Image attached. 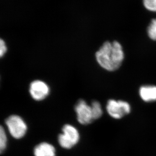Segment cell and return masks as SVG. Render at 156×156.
Segmentation results:
<instances>
[{"label":"cell","mask_w":156,"mask_h":156,"mask_svg":"<svg viewBox=\"0 0 156 156\" xmlns=\"http://www.w3.org/2000/svg\"><path fill=\"white\" fill-rule=\"evenodd\" d=\"M96 61L99 66L108 71H116L124 59L121 44L117 41H106L95 53Z\"/></svg>","instance_id":"1"},{"label":"cell","mask_w":156,"mask_h":156,"mask_svg":"<svg viewBox=\"0 0 156 156\" xmlns=\"http://www.w3.org/2000/svg\"><path fill=\"white\" fill-rule=\"evenodd\" d=\"M4 126L10 136L16 140L24 138L29 130L28 125L24 119L17 114L8 116L5 120Z\"/></svg>","instance_id":"2"},{"label":"cell","mask_w":156,"mask_h":156,"mask_svg":"<svg viewBox=\"0 0 156 156\" xmlns=\"http://www.w3.org/2000/svg\"><path fill=\"white\" fill-rule=\"evenodd\" d=\"M62 133L59 134V144L64 149H70L77 144L80 134L76 128L70 124H66L62 128Z\"/></svg>","instance_id":"3"},{"label":"cell","mask_w":156,"mask_h":156,"mask_svg":"<svg viewBox=\"0 0 156 156\" xmlns=\"http://www.w3.org/2000/svg\"><path fill=\"white\" fill-rule=\"evenodd\" d=\"M50 92L49 86L42 80H34L29 85V94L36 102L44 101L49 95Z\"/></svg>","instance_id":"4"},{"label":"cell","mask_w":156,"mask_h":156,"mask_svg":"<svg viewBox=\"0 0 156 156\" xmlns=\"http://www.w3.org/2000/svg\"><path fill=\"white\" fill-rule=\"evenodd\" d=\"M107 110L113 118L120 119L130 113L131 107L125 101L110 99L107 103Z\"/></svg>","instance_id":"5"},{"label":"cell","mask_w":156,"mask_h":156,"mask_svg":"<svg viewBox=\"0 0 156 156\" xmlns=\"http://www.w3.org/2000/svg\"><path fill=\"white\" fill-rule=\"evenodd\" d=\"M77 120L80 124L88 125L94 121L91 105H88L83 99L78 101L75 107Z\"/></svg>","instance_id":"6"},{"label":"cell","mask_w":156,"mask_h":156,"mask_svg":"<svg viewBox=\"0 0 156 156\" xmlns=\"http://www.w3.org/2000/svg\"><path fill=\"white\" fill-rule=\"evenodd\" d=\"M33 153L34 156H56V150L51 144L42 142L35 146Z\"/></svg>","instance_id":"7"},{"label":"cell","mask_w":156,"mask_h":156,"mask_svg":"<svg viewBox=\"0 0 156 156\" xmlns=\"http://www.w3.org/2000/svg\"><path fill=\"white\" fill-rule=\"evenodd\" d=\"M140 95L145 102H153L156 101V86L144 85L140 89Z\"/></svg>","instance_id":"8"},{"label":"cell","mask_w":156,"mask_h":156,"mask_svg":"<svg viewBox=\"0 0 156 156\" xmlns=\"http://www.w3.org/2000/svg\"><path fill=\"white\" fill-rule=\"evenodd\" d=\"M6 128L0 124V154H3L7 147L8 137Z\"/></svg>","instance_id":"9"},{"label":"cell","mask_w":156,"mask_h":156,"mask_svg":"<svg viewBox=\"0 0 156 156\" xmlns=\"http://www.w3.org/2000/svg\"><path fill=\"white\" fill-rule=\"evenodd\" d=\"M91 108L93 120H97L102 116L103 114L102 108L101 104L98 101H92L91 105Z\"/></svg>","instance_id":"10"},{"label":"cell","mask_w":156,"mask_h":156,"mask_svg":"<svg viewBox=\"0 0 156 156\" xmlns=\"http://www.w3.org/2000/svg\"><path fill=\"white\" fill-rule=\"evenodd\" d=\"M147 34L150 39L156 41V18L151 21L147 29Z\"/></svg>","instance_id":"11"},{"label":"cell","mask_w":156,"mask_h":156,"mask_svg":"<svg viewBox=\"0 0 156 156\" xmlns=\"http://www.w3.org/2000/svg\"><path fill=\"white\" fill-rule=\"evenodd\" d=\"M143 5L149 11L156 12V0H143Z\"/></svg>","instance_id":"12"},{"label":"cell","mask_w":156,"mask_h":156,"mask_svg":"<svg viewBox=\"0 0 156 156\" xmlns=\"http://www.w3.org/2000/svg\"><path fill=\"white\" fill-rule=\"evenodd\" d=\"M7 47L3 39L0 38V59L3 58L7 52Z\"/></svg>","instance_id":"13"},{"label":"cell","mask_w":156,"mask_h":156,"mask_svg":"<svg viewBox=\"0 0 156 156\" xmlns=\"http://www.w3.org/2000/svg\"><path fill=\"white\" fill-rule=\"evenodd\" d=\"M0 82H1V76H0Z\"/></svg>","instance_id":"14"}]
</instances>
